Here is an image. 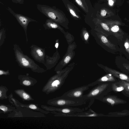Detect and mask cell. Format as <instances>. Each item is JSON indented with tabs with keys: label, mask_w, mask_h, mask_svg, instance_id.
<instances>
[{
	"label": "cell",
	"mask_w": 129,
	"mask_h": 129,
	"mask_svg": "<svg viewBox=\"0 0 129 129\" xmlns=\"http://www.w3.org/2000/svg\"><path fill=\"white\" fill-rule=\"evenodd\" d=\"M22 97L25 100H27L30 98L29 95L25 92H23L21 95Z\"/></svg>",
	"instance_id": "44dd1931"
},
{
	"label": "cell",
	"mask_w": 129,
	"mask_h": 129,
	"mask_svg": "<svg viewBox=\"0 0 129 129\" xmlns=\"http://www.w3.org/2000/svg\"><path fill=\"white\" fill-rule=\"evenodd\" d=\"M9 74V70L6 71H3L2 70H0V75H8Z\"/></svg>",
	"instance_id": "603a6c76"
},
{
	"label": "cell",
	"mask_w": 129,
	"mask_h": 129,
	"mask_svg": "<svg viewBox=\"0 0 129 129\" xmlns=\"http://www.w3.org/2000/svg\"><path fill=\"white\" fill-rule=\"evenodd\" d=\"M43 26L46 30L60 28V26L56 22L49 18L46 20Z\"/></svg>",
	"instance_id": "4fadbf2b"
},
{
	"label": "cell",
	"mask_w": 129,
	"mask_h": 129,
	"mask_svg": "<svg viewBox=\"0 0 129 129\" xmlns=\"http://www.w3.org/2000/svg\"><path fill=\"white\" fill-rule=\"evenodd\" d=\"M12 2L16 4H24V0H11Z\"/></svg>",
	"instance_id": "7402d4cb"
},
{
	"label": "cell",
	"mask_w": 129,
	"mask_h": 129,
	"mask_svg": "<svg viewBox=\"0 0 129 129\" xmlns=\"http://www.w3.org/2000/svg\"><path fill=\"white\" fill-rule=\"evenodd\" d=\"M37 9L42 14L56 22L60 23L62 19L61 15L54 7L44 4H37Z\"/></svg>",
	"instance_id": "3957f363"
},
{
	"label": "cell",
	"mask_w": 129,
	"mask_h": 129,
	"mask_svg": "<svg viewBox=\"0 0 129 129\" xmlns=\"http://www.w3.org/2000/svg\"><path fill=\"white\" fill-rule=\"evenodd\" d=\"M111 88L112 91L116 92H121L126 96V92L124 87L122 85L118 83L117 82L112 83Z\"/></svg>",
	"instance_id": "5bb4252c"
},
{
	"label": "cell",
	"mask_w": 129,
	"mask_h": 129,
	"mask_svg": "<svg viewBox=\"0 0 129 129\" xmlns=\"http://www.w3.org/2000/svg\"><path fill=\"white\" fill-rule=\"evenodd\" d=\"M0 109L4 112H6L8 110V108L7 107L3 105L0 106Z\"/></svg>",
	"instance_id": "83f0119b"
},
{
	"label": "cell",
	"mask_w": 129,
	"mask_h": 129,
	"mask_svg": "<svg viewBox=\"0 0 129 129\" xmlns=\"http://www.w3.org/2000/svg\"><path fill=\"white\" fill-rule=\"evenodd\" d=\"M98 100L112 106L125 104L127 102L126 101L119 98L116 96L107 94L99 98Z\"/></svg>",
	"instance_id": "ba28073f"
},
{
	"label": "cell",
	"mask_w": 129,
	"mask_h": 129,
	"mask_svg": "<svg viewBox=\"0 0 129 129\" xmlns=\"http://www.w3.org/2000/svg\"><path fill=\"white\" fill-rule=\"evenodd\" d=\"M105 69L108 73L111 74L118 79L129 83V76L115 70L107 67H106Z\"/></svg>",
	"instance_id": "7c38bea8"
},
{
	"label": "cell",
	"mask_w": 129,
	"mask_h": 129,
	"mask_svg": "<svg viewBox=\"0 0 129 129\" xmlns=\"http://www.w3.org/2000/svg\"><path fill=\"white\" fill-rule=\"evenodd\" d=\"M29 107L33 109H36L37 108V106L33 104H31L29 106Z\"/></svg>",
	"instance_id": "4dcf8cb0"
},
{
	"label": "cell",
	"mask_w": 129,
	"mask_h": 129,
	"mask_svg": "<svg viewBox=\"0 0 129 129\" xmlns=\"http://www.w3.org/2000/svg\"><path fill=\"white\" fill-rule=\"evenodd\" d=\"M124 46L129 57V40L127 38L126 39L124 42Z\"/></svg>",
	"instance_id": "d6986e66"
},
{
	"label": "cell",
	"mask_w": 129,
	"mask_h": 129,
	"mask_svg": "<svg viewBox=\"0 0 129 129\" xmlns=\"http://www.w3.org/2000/svg\"><path fill=\"white\" fill-rule=\"evenodd\" d=\"M80 112L73 114H67L59 113V115L62 116L68 117H98L107 116V115L97 113L92 110H89L87 112Z\"/></svg>",
	"instance_id": "30bf717a"
},
{
	"label": "cell",
	"mask_w": 129,
	"mask_h": 129,
	"mask_svg": "<svg viewBox=\"0 0 129 129\" xmlns=\"http://www.w3.org/2000/svg\"><path fill=\"white\" fill-rule=\"evenodd\" d=\"M118 80L119 79L109 73L88 85L90 87L105 83L116 82H117Z\"/></svg>",
	"instance_id": "9c48e42d"
},
{
	"label": "cell",
	"mask_w": 129,
	"mask_h": 129,
	"mask_svg": "<svg viewBox=\"0 0 129 129\" xmlns=\"http://www.w3.org/2000/svg\"><path fill=\"white\" fill-rule=\"evenodd\" d=\"M123 66L126 71V72L129 73V64L124 63L123 64Z\"/></svg>",
	"instance_id": "cb8c5ba5"
},
{
	"label": "cell",
	"mask_w": 129,
	"mask_h": 129,
	"mask_svg": "<svg viewBox=\"0 0 129 129\" xmlns=\"http://www.w3.org/2000/svg\"><path fill=\"white\" fill-rule=\"evenodd\" d=\"M123 113V116H125L129 115V111L127 110H124L122 111Z\"/></svg>",
	"instance_id": "4316f807"
},
{
	"label": "cell",
	"mask_w": 129,
	"mask_h": 129,
	"mask_svg": "<svg viewBox=\"0 0 129 129\" xmlns=\"http://www.w3.org/2000/svg\"><path fill=\"white\" fill-rule=\"evenodd\" d=\"M117 82L124 87L126 92V96L129 98V83L119 79Z\"/></svg>",
	"instance_id": "2e32d148"
},
{
	"label": "cell",
	"mask_w": 129,
	"mask_h": 129,
	"mask_svg": "<svg viewBox=\"0 0 129 129\" xmlns=\"http://www.w3.org/2000/svg\"><path fill=\"white\" fill-rule=\"evenodd\" d=\"M71 59V57L69 56H67L65 58L64 60V61L66 63H68Z\"/></svg>",
	"instance_id": "f1b7e54d"
},
{
	"label": "cell",
	"mask_w": 129,
	"mask_h": 129,
	"mask_svg": "<svg viewBox=\"0 0 129 129\" xmlns=\"http://www.w3.org/2000/svg\"><path fill=\"white\" fill-rule=\"evenodd\" d=\"M101 25L103 28L105 30L108 31H110V29L109 26L106 23H102Z\"/></svg>",
	"instance_id": "ffe728a7"
},
{
	"label": "cell",
	"mask_w": 129,
	"mask_h": 129,
	"mask_svg": "<svg viewBox=\"0 0 129 129\" xmlns=\"http://www.w3.org/2000/svg\"><path fill=\"white\" fill-rule=\"evenodd\" d=\"M107 13V11L105 10H101V14L102 16H105Z\"/></svg>",
	"instance_id": "f546056e"
},
{
	"label": "cell",
	"mask_w": 129,
	"mask_h": 129,
	"mask_svg": "<svg viewBox=\"0 0 129 129\" xmlns=\"http://www.w3.org/2000/svg\"><path fill=\"white\" fill-rule=\"evenodd\" d=\"M30 48V54L34 60L44 64L46 55L45 48L34 44L32 45Z\"/></svg>",
	"instance_id": "52a82bcc"
},
{
	"label": "cell",
	"mask_w": 129,
	"mask_h": 129,
	"mask_svg": "<svg viewBox=\"0 0 129 129\" xmlns=\"http://www.w3.org/2000/svg\"><path fill=\"white\" fill-rule=\"evenodd\" d=\"M6 29L4 28L0 30V47H1L4 44L6 36Z\"/></svg>",
	"instance_id": "e0dca14e"
},
{
	"label": "cell",
	"mask_w": 129,
	"mask_h": 129,
	"mask_svg": "<svg viewBox=\"0 0 129 129\" xmlns=\"http://www.w3.org/2000/svg\"><path fill=\"white\" fill-rule=\"evenodd\" d=\"M89 87L88 85L79 87L65 92L62 96L73 99L85 100L83 98L84 92L88 90Z\"/></svg>",
	"instance_id": "8992f818"
},
{
	"label": "cell",
	"mask_w": 129,
	"mask_h": 129,
	"mask_svg": "<svg viewBox=\"0 0 129 129\" xmlns=\"http://www.w3.org/2000/svg\"><path fill=\"white\" fill-rule=\"evenodd\" d=\"M101 40L103 43L110 49H116L115 45L111 43L105 36H102L101 37Z\"/></svg>",
	"instance_id": "9a60e30c"
},
{
	"label": "cell",
	"mask_w": 129,
	"mask_h": 129,
	"mask_svg": "<svg viewBox=\"0 0 129 129\" xmlns=\"http://www.w3.org/2000/svg\"><path fill=\"white\" fill-rule=\"evenodd\" d=\"M120 28L117 25H115L112 26L110 28V30L113 33H117L120 31Z\"/></svg>",
	"instance_id": "ac0fdd59"
},
{
	"label": "cell",
	"mask_w": 129,
	"mask_h": 129,
	"mask_svg": "<svg viewBox=\"0 0 129 129\" xmlns=\"http://www.w3.org/2000/svg\"><path fill=\"white\" fill-rule=\"evenodd\" d=\"M89 37V35L87 33H86L84 35V38L85 40H87Z\"/></svg>",
	"instance_id": "1f68e13d"
},
{
	"label": "cell",
	"mask_w": 129,
	"mask_h": 129,
	"mask_svg": "<svg viewBox=\"0 0 129 129\" xmlns=\"http://www.w3.org/2000/svg\"><path fill=\"white\" fill-rule=\"evenodd\" d=\"M7 10L12 14L16 19L19 24L23 28L25 35L26 41H28L27 35V30L29 23L31 22H38L36 20L21 14L15 13L10 7H8Z\"/></svg>",
	"instance_id": "5b68a950"
},
{
	"label": "cell",
	"mask_w": 129,
	"mask_h": 129,
	"mask_svg": "<svg viewBox=\"0 0 129 129\" xmlns=\"http://www.w3.org/2000/svg\"><path fill=\"white\" fill-rule=\"evenodd\" d=\"M22 83L24 85L29 86L31 84V82L30 81L27 80H25L22 82Z\"/></svg>",
	"instance_id": "d4e9b609"
},
{
	"label": "cell",
	"mask_w": 129,
	"mask_h": 129,
	"mask_svg": "<svg viewBox=\"0 0 129 129\" xmlns=\"http://www.w3.org/2000/svg\"><path fill=\"white\" fill-rule=\"evenodd\" d=\"M13 49L16 61L19 67L25 69H30L36 72L42 73L46 71L33 59L24 54L18 45L16 44H14Z\"/></svg>",
	"instance_id": "6da1fadb"
},
{
	"label": "cell",
	"mask_w": 129,
	"mask_h": 129,
	"mask_svg": "<svg viewBox=\"0 0 129 129\" xmlns=\"http://www.w3.org/2000/svg\"><path fill=\"white\" fill-rule=\"evenodd\" d=\"M112 83H105L96 85L87 94L84 95V99L86 100H98L112 91Z\"/></svg>",
	"instance_id": "7a4b0ae2"
},
{
	"label": "cell",
	"mask_w": 129,
	"mask_h": 129,
	"mask_svg": "<svg viewBox=\"0 0 129 129\" xmlns=\"http://www.w3.org/2000/svg\"><path fill=\"white\" fill-rule=\"evenodd\" d=\"M86 100H77L64 97L62 96L56 98L53 101V104L60 107H76L86 104Z\"/></svg>",
	"instance_id": "277c9868"
},
{
	"label": "cell",
	"mask_w": 129,
	"mask_h": 129,
	"mask_svg": "<svg viewBox=\"0 0 129 129\" xmlns=\"http://www.w3.org/2000/svg\"><path fill=\"white\" fill-rule=\"evenodd\" d=\"M56 111L60 113L73 114L84 111V109L72 107H60L55 109Z\"/></svg>",
	"instance_id": "8fae6325"
},
{
	"label": "cell",
	"mask_w": 129,
	"mask_h": 129,
	"mask_svg": "<svg viewBox=\"0 0 129 129\" xmlns=\"http://www.w3.org/2000/svg\"><path fill=\"white\" fill-rule=\"evenodd\" d=\"M76 2L80 6H82V3L80 0H75Z\"/></svg>",
	"instance_id": "d6a6232c"
},
{
	"label": "cell",
	"mask_w": 129,
	"mask_h": 129,
	"mask_svg": "<svg viewBox=\"0 0 129 129\" xmlns=\"http://www.w3.org/2000/svg\"><path fill=\"white\" fill-rule=\"evenodd\" d=\"M114 2L113 0H109V5L110 6H112L113 3Z\"/></svg>",
	"instance_id": "836d02e7"
},
{
	"label": "cell",
	"mask_w": 129,
	"mask_h": 129,
	"mask_svg": "<svg viewBox=\"0 0 129 129\" xmlns=\"http://www.w3.org/2000/svg\"><path fill=\"white\" fill-rule=\"evenodd\" d=\"M58 43H56L55 45V47L56 48H58Z\"/></svg>",
	"instance_id": "e575fe53"
},
{
	"label": "cell",
	"mask_w": 129,
	"mask_h": 129,
	"mask_svg": "<svg viewBox=\"0 0 129 129\" xmlns=\"http://www.w3.org/2000/svg\"><path fill=\"white\" fill-rule=\"evenodd\" d=\"M69 10L70 13L73 16L78 18L79 17L76 14L74 11L72 9H69Z\"/></svg>",
	"instance_id": "484cf974"
}]
</instances>
